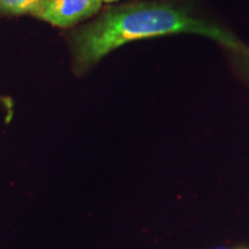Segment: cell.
I'll list each match as a JSON object with an SVG mask.
<instances>
[{"instance_id":"5","label":"cell","mask_w":249,"mask_h":249,"mask_svg":"<svg viewBox=\"0 0 249 249\" xmlns=\"http://www.w3.org/2000/svg\"><path fill=\"white\" fill-rule=\"evenodd\" d=\"M104 2H114V1H118V0H103Z\"/></svg>"},{"instance_id":"1","label":"cell","mask_w":249,"mask_h":249,"mask_svg":"<svg viewBox=\"0 0 249 249\" xmlns=\"http://www.w3.org/2000/svg\"><path fill=\"white\" fill-rule=\"evenodd\" d=\"M195 34L216 40L249 57V48L236 37L188 9L167 1H140L107 9L74 39V58L81 71L93 66L105 55L127 43L154 37Z\"/></svg>"},{"instance_id":"3","label":"cell","mask_w":249,"mask_h":249,"mask_svg":"<svg viewBox=\"0 0 249 249\" xmlns=\"http://www.w3.org/2000/svg\"><path fill=\"white\" fill-rule=\"evenodd\" d=\"M42 0H0V13L21 15L31 14Z\"/></svg>"},{"instance_id":"4","label":"cell","mask_w":249,"mask_h":249,"mask_svg":"<svg viewBox=\"0 0 249 249\" xmlns=\"http://www.w3.org/2000/svg\"><path fill=\"white\" fill-rule=\"evenodd\" d=\"M242 64H244L245 66V71H247V74L249 75V57H245V55H242Z\"/></svg>"},{"instance_id":"2","label":"cell","mask_w":249,"mask_h":249,"mask_svg":"<svg viewBox=\"0 0 249 249\" xmlns=\"http://www.w3.org/2000/svg\"><path fill=\"white\" fill-rule=\"evenodd\" d=\"M103 0H42L31 15L55 27H71L101 9Z\"/></svg>"}]
</instances>
